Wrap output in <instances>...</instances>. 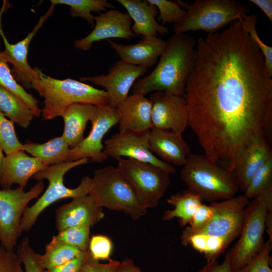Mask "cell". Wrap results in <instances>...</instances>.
I'll return each instance as SVG.
<instances>
[{
    "instance_id": "23",
    "label": "cell",
    "mask_w": 272,
    "mask_h": 272,
    "mask_svg": "<svg viewBox=\"0 0 272 272\" xmlns=\"http://www.w3.org/2000/svg\"><path fill=\"white\" fill-rule=\"evenodd\" d=\"M127 11L133 24L131 27L132 32L143 36L165 35L167 28L159 24L155 19L158 14L157 8L148 0H116Z\"/></svg>"
},
{
    "instance_id": "19",
    "label": "cell",
    "mask_w": 272,
    "mask_h": 272,
    "mask_svg": "<svg viewBox=\"0 0 272 272\" xmlns=\"http://www.w3.org/2000/svg\"><path fill=\"white\" fill-rule=\"evenodd\" d=\"M149 147L164 162L183 166L190 148L182 134L171 130H165L152 126L149 132Z\"/></svg>"
},
{
    "instance_id": "8",
    "label": "cell",
    "mask_w": 272,
    "mask_h": 272,
    "mask_svg": "<svg viewBox=\"0 0 272 272\" xmlns=\"http://www.w3.org/2000/svg\"><path fill=\"white\" fill-rule=\"evenodd\" d=\"M186 8L183 18L174 25V34L195 31L216 32L250 11L235 0H196Z\"/></svg>"
},
{
    "instance_id": "26",
    "label": "cell",
    "mask_w": 272,
    "mask_h": 272,
    "mask_svg": "<svg viewBox=\"0 0 272 272\" xmlns=\"http://www.w3.org/2000/svg\"><path fill=\"white\" fill-rule=\"evenodd\" d=\"M21 150L39 159L48 166L68 161L71 148L61 136L42 144L27 141Z\"/></svg>"
},
{
    "instance_id": "10",
    "label": "cell",
    "mask_w": 272,
    "mask_h": 272,
    "mask_svg": "<svg viewBox=\"0 0 272 272\" xmlns=\"http://www.w3.org/2000/svg\"><path fill=\"white\" fill-rule=\"evenodd\" d=\"M43 182L38 181L28 191L24 188L0 189V246L7 250H14L21 236V220L32 199L43 191Z\"/></svg>"
},
{
    "instance_id": "49",
    "label": "cell",
    "mask_w": 272,
    "mask_h": 272,
    "mask_svg": "<svg viewBox=\"0 0 272 272\" xmlns=\"http://www.w3.org/2000/svg\"><path fill=\"white\" fill-rule=\"evenodd\" d=\"M3 151L2 150V149L0 148V181H1V177H2V165H3L4 158L5 157V156L3 155Z\"/></svg>"
},
{
    "instance_id": "40",
    "label": "cell",
    "mask_w": 272,
    "mask_h": 272,
    "mask_svg": "<svg viewBox=\"0 0 272 272\" xmlns=\"http://www.w3.org/2000/svg\"><path fill=\"white\" fill-rule=\"evenodd\" d=\"M113 248L111 239L104 235H94L90 239L88 251L93 258L97 260H110Z\"/></svg>"
},
{
    "instance_id": "48",
    "label": "cell",
    "mask_w": 272,
    "mask_h": 272,
    "mask_svg": "<svg viewBox=\"0 0 272 272\" xmlns=\"http://www.w3.org/2000/svg\"><path fill=\"white\" fill-rule=\"evenodd\" d=\"M265 232L268 236V240L272 243V210L267 212L265 221Z\"/></svg>"
},
{
    "instance_id": "25",
    "label": "cell",
    "mask_w": 272,
    "mask_h": 272,
    "mask_svg": "<svg viewBox=\"0 0 272 272\" xmlns=\"http://www.w3.org/2000/svg\"><path fill=\"white\" fill-rule=\"evenodd\" d=\"M96 106L76 103L65 108L61 116L64 126L62 137L73 149L84 139V133L87 123L95 110Z\"/></svg>"
},
{
    "instance_id": "17",
    "label": "cell",
    "mask_w": 272,
    "mask_h": 272,
    "mask_svg": "<svg viewBox=\"0 0 272 272\" xmlns=\"http://www.w3.org/2000/svg\"><path fill=\"white\" fill-rule=\"evenodd\" d=\"M94 19L93 30L86 37L75 41L76 48L87 51L97 41L110 38L131 39L135 36L131 31V19L127 12L110 10L94 16Z\"/></svg>"
},
{
    "instance_id": "18",
    "label": "cell",
    "mask_w": 272,
    "mask_h": 272,
    "mask_svg": "<svg viewBox=\"0 0 272 272\" xmlns=\"http://www.w3.org/2000/svg\"><path fill=\"white\" fill-rule=\"evenodd\" d=\"M58 232L77 226H93L104 217L102 208L97 206L89 195L73 198L55 211Z\"/></svg>"
},
{
    "instance_id": "28",
    "label": "cell",
    "mask_w": 272,
    "mask_h": 272,
    "mask_svg": "<svg viewBox=\"0 0 272 272\" xmlns=\"http://www.w3.org/2000/svg\"><path fill=\"white\" fill-rule=\"evenodd\" d=\"M0 112L14 123L26 128L34 117L28 104L19 96L0 86Z\"/></svg>"
},
{
    "instance_id": "4",
    "label": "cell",
    "mask_w": 272,
    "mask_h": 272,
    "mask_svg": "<svg viewBox=\"0 0 272 272\" xmlns=\"http://www.w3.org/2000/svg\"><path fill=\"white\" fill-rule=\"evenodd\" d=\"M180 176L188 189L211 203L234 197L239 189L234 171L225 169L205 154H190Z\"/></svg>"
},
{
    "instance_id": "21",
    "label": "cell",
    "mask_w": 272,
    "mask_h": 272,
    "mask_svg": "<svg viewBox=\"0 0 272 272\" xmlns=\"http://www.w3.org/2000/svg\"><path fill=\"white\" fill-rule=\"evenodd\" d=\"M152 102L145 95L132 94L116 108L118 115L119 132L150 130L153 126L151 120Z\"/></svg>"
},
{
    "instance_id": "47",
    "label": "cell",
    "mask_w": 272,
    "mask_h": 272,
    "mask_svg": "<svg viewBox=\"0 0 272 272\" xmlns=\"http://www.w3.org/2000/svg\"><path fill=\"white\" fill-rule=\"evenodd\" d=\"M119 272H142V271L134 265L132 259L126 258L120 262Z\"/></svg>"
},
{
    "instance_id": "9",
    "label": "cell",
    "mask_w": 272,
    "mask_h": 272,
    "mask_svg": "<svg viewBox=\"0 0 272 272\" xmlns=\"http://www.w3.org/2000/svg\"><path fill=\"white\" fill-rule=\"evenodd\" d=\"M116 167L146 209L157 206L170 183L169 173L152 164L119 158Z\"/></svg>"
},
{
    "instance_id": "20",
    "label": "cell",
    "mask_w": 272,
    "mask_h": 272,
    "mask_svg": "<svg viewBox=\"0 0 272 272\" xmlns=\"http://www.w3.org/2000/svg\"><path fill=\"white\" fill-rule=\"evenodd\" d=\"M46 167L41 160L29 156L22 150L6 155L2 165L0 185L2 189H8L17 184L24 188L31 177Z\"/></svg>"
},
{
    "instance_id": "24",
    "label": "cell",
    "mask_w": 272,
    "mask_h": 272,
    "mask_svg": "<svg viewBox=\"0 0 272 272\" xmlns=\"http://www.w3.org/2000/svg\"><path fill=\"white\" fill-rule=\"evenodd\" d=\"M271 154L269 143L264 135L251 143L234 170L239 189L245 190L253 175Z\"/></svg>"
},
{
    "instance_id": "3",
    "label": "cell",
    "mask_w": 272,
    "mask_h": 272,
    "mask_svg": "<svg viewBox=\"0 0 272 272\" xmlns=\"http://www.w3.org/2000/svg\"><path fill=\"white\" fill-rule=\"evenodd\" d=\"M35 69L39 77L32 81L31 88L44 99V106L41 110L44 120L61 116L66 107L76 103L96 106L108 104L109 97L105 90L70 78L54 79L45 75L38 68Z\"/></svg>"
},
{
    "instance_id": "29",
    "label": "cell",
    "mask_w": 272,
    "mask_h": 272,
    "mask_svg": "<svg viewBox=\"0 0 272 272\" xmlns=\"http://www.w3.org/2000/svg\"><path fill=\"white\" fill-rule=\"evenodd\" d=\"M230 243L226 239L206 234L193 235L181 242L183 246L189 245L203 254L207 262L216 260Z\"/></svg>"
},
{
    "instance_id": "33",
    "label": "cell",
    "mask_w": 272,
    "mask_h": 272,
    "mask_svg": "<svg viewBox=\"0 0 272 272\" xmlns=\"http://www.w3.org/2000/svg\"><path fill=\"white\" fill-rule=\"evenodd\" d=\"M272 186V154L255 173L245 189L244 195L253 199Z\"/></svg>"
},
{
    "instance_id": "37",
    "label": "cell",
    "mask_w": 272,
    "mask_h": 272,
    "mask_svg": "<svg viewBox=\"0 0 272 272\" xmlns=\"http://www.w3.org/2000/svg\"><path fill=\"white\" fill-rule=\"evenodd\" d=\"M16 254L25 267V272H45L41 263V254L30 246L29 239L25 237L18 246Z\"/></svg>"
},
{
    "instance_id": "30",
    "label": "cell",
    "mask_w": 272,
    "mask_h": 272,
    "mask_svg": "<svg viewBox=\"0 0 272 272\" xmlns=\"http://www.w3.org/2000/svg\"><path fill=\"white\" fill-rule=\"evenodd\" d=\"M82 252L77 248L57 240L53 236L41 254V263L45 270L63 264L75 258Z\"/></svg>"
},
{
    "instance_id": "16",
    "label": "cell",
    "mask_w": 272,
    "mask_h": 272,
    "mask_svg": "<svg viewBox=\"0 0 272 272\" xmlns=\"http://www.w3.org/2000/svg\"><path fill=\"white\" fill-rule=\"evenodd\" d=\"M152 102V126L182 133L188 126L186 102L184 97L155 92L150 96Z\"/></svg>"
},
{
    "instance_id": "14",
    "label": "cell",
    "mask_w": 272,
    "mask_h": 272,
    "mask_svg": "<svg viewBox=\"0 0 272 272\" xmlns=\"http://www.w3.org/2000/svg\"><path fill=\"white\" fill-rule=\"evenodd\" d=\"M147 71L146 67L130 64L120 59L113 64L107 74L82 77L80 80L104 88L109 97L108 105L117 108L128 97L129 90L137 79Z\"/></svg>"
},
{
    "instance_id": "36",
    "label": "cell",
    "mask_w": 272,
    "mask_h": 272,
    "mask_svg": "<svg viewBox=\"0 0 272 272\" xmlns=\"http://www.w3.org/2000/svg\"><path fill=\"white\" fill-rule=\"evenodd\" d=\"M22 145L17 137L14 123L0 112V148L8 155L21 150Z\"/></svg>"
},
{
    "instance_id": "45",
    "label": "cell",
    "mask_w": 272,
    "mask_h": 272,
    "mask_svg": "<svg viewBox=\"0 0 272 272\" xmlns=\"http://www.w3.org/2000/svg\"><path fill=\"white\" fill-rule=\"evenodd\" d=\"M198 272H233L227 257L222 263L216 260L207 262V264Z\"/></svg>"
},
{
    "instance_id": "13",
    "label": "cell",
    "mask_w": 272,
    "mask_h": 272,
    "mask_svg": "<svg viewBox=\"0 0 272 272\" xmlns=\"http://www.w3.org/2000/svg\"><path fill=\"white\" fill-rule=\"evenodd\" d=\"M90 121L92 128L89 135L71 149L68 161L89 158L93 162L101 163L108 158L103 152L102 141L109 129L118 123L117 108L108 105L96 106Z\"/></svg>"
},
{
    "instance_id": "1",
    "label": "cell",
    "mask_w": 272,
    "mask_h": 272,
    "mask_svg": "<svg viewBox=\"0 0 272 272\" xmlns=\"http://www.w3.org/2000/svg\"><path fill=\"white\" fill-rule=\"evenodd\" d=\"M195 50L184 96L188 126L208 158L234 171L254 140L271 139V77L239 19L200 37Z\"/></svg>"
},
{
    "instance_id": "42",
    "label": "cell",
    "mask_w": 272,
    "mask_h": 272,
    "mask_svg": "<svg viewBox=\"0 0 272 272\" xmlns=\"http://www.w3.org/2000/svg\"><path fill=\"white\" fill-rule=\"evenodd\" d=\"M21 261L14 250L0 246V272H24Z\"/></svg>"
},
{
    "instance_id": "6",
    "label": "cell",
    "mask_w": 272,
    "mask_h": 272,
    "mask_svg": "<svg viewBox=\"0 0 272 272\" xmlns=\"http://www.w3.org/2000/svg\"><path fill=\"white\" fill-rule=\"evenodd\" d=\"M269 210H272V186L253 198L246 208L240 237L225 255L233 272L245 266L261 250L265 242V221Z\"/></svg>"
},
{
    "instance_id": "22",
    "label": "cell",
    "mask_w": 272,
    "mask_h": 272,
    "mask_svg": "<svg viewBox=\"0 0 272 272\" xmlns=\"http://www.w3.org/2000/svg\"><path fill=\"white\" fill-rule=\"evenodd\" d=\"M121 60L134 65L146 68L154 65L162 55L166 41L157 36H143L134 44L124 45L107 40Z\"/></svg>"
},
{
    "instance_id": "34",
    "label": "cell",
    "mask_w": 272,
    "mask_h": 272,
    "mask_svg": "<svg viewBox=\"0 0 272 272\" xmlns=\"http://www.w3.org/2000/svg\"><path fill=\"white\" fill-rule=\"evenodd\" d=\"M90 227L88 226H77L68 228L60 231L56 239L81 251L88 250L90 241Z\"/></svg>"
},
{
    "instance_id": "2",
    "label": "cell",
    "mask_w": 272,
    "mask_h": 272,
    "mask_svg": "<svg viewBox=\"0 0 272 272\" xmlns=\"http://www.w3.org/2000/svg\"><path fill=\"white\" fill-rule=\"evenodd\" d=\"M195 38L191 35L174 34L166 41L155 68L148 75L135 82L132 93L145 95L161 91L184 97L195 62Z\"/></svg>"
},
{
    "instance_id": "12",
    "label": "cell",
    "mask_w": 272,
    "mask_h": 272,
    "mask_svg": "<svg viewBox=\"0 0 272 272\" xmlns=\"http://www.w3.org/2000/svg\"><path fill=\"white\" fill-rule=\"evenodd\" d=\"M150 130L126 131L112 135L104 142V154L117 159L122 157L147 162L160 167L169 174L175 173L172 165L163 162L151 152L149 147Z\"/></svg>"
},
{
    "instance_id": "15",
    "label": "cell",
    "mask_w": 272,
    "mask_h": 272,
    "mask_svg": "<svg viewBox=\"0 0 272 272\" xmlns=\"http://www.w3.org/2000/svg\"><path fill=\"white\" fill-rule=\"evenodd\" d=\"M54 7L55 5L51 4L47 12L39 18L32 31L24 39L15 44H10L4 35L1 27V16L3 10L0 12V35L5 44V49L2 51V55L7 63L12 64V74L15 80L19 84L21 83L23 88H31L32 81L39 77L35 69L32 68L28 63V47L33 37L53 13Z\"/></svg>"
},
{
    "instance_id": "46",
    "label": "cell",
    "mask_w": 272,
    "mask_h": 272,
    "mask_svg": "<svg viewBox=\"0 0 272 272\" xmlns=\"http://www.w3.org/2000/svg\"><path fill=\"white\" fill-rule=\"evenodd\" d=\"M250 2L258 7L272 22L271 0H250Z\"/></svg>"
},
{
    "instance_id": "32",
    "label": "cell",
    "mask_w": 272,
    "mask_h": 272,
    "mask_svg": "<svg viewBox=\"0 0 272 272\" xmlns=\"http://www.w3.org/2000/svg\"><path fill=\"white\" fill-rule=\"evenodd\" d=\"M0 86L15 93L30 107L34 116L39 117L41 110L39 108V101L14 79L8 63L4 59L0 50Z\"/></svg>"
},
{
    "instance_id": "31",
    "label": "cell",
    "mask_w": 272,
    "mask_h": 272,
    "mask_svg": "<svg viewBox=\"0 0 272 272\" xmlns=\"http://www.w3.org/2000/svg\"><path fill=\"white\" fill-rule=\"evenodd\" d=\"M51 4H61L70 7V14L73 17H81L87 20L92 26L94 25L92 12L105 11L107 8L115 7L107 0H51Z\"/></svg>"
},
{
    "instance_id": "7",
    "label": "cell",
    "mask_w": 272,
    "mask_h": 272,
    "mask_svg": "<svg viewBox=\"0 0 272 272\" xmlns=\"http://www.w3.org/2000/svg\"><path fill=\"white\" fill-rule=\"evenodd\" d=\"M88 195L98 207L123 212L134 220L140 219L147 211L128 183L113 166L94 171Z\"/></svg>"
},
{
    "instance_id": "39",
    "label": "cell",
    "mask_w": 272,
    "mask_h": 272,
    "mask_svg": "<svg viewBox=\"0 0 272 272\" xmlns=\"http://www.w3.org/2000/svg\"><path fill=\"white\" fill-rule=\"evenodd\" d=\"M272 243L265 242L259 252L241 269L234 272H272L269 267Z\"/></svg>"
},
{
    "instance_id": "5",
    "label": "cell",
    "mask_w": 272,
    "mask_h": 272,
    "mask_svg": "<svg viewBox=\"0 0 272 272\" xmlns=\"http://www.w3.org/2000/svg\"><path fill=\"white\" fill-rule=\"evenodd\" d=\"M89 162L88 158L48 166L40 170L32 177L41 181L47 179L48 186L38 200L25 210L20 223L22 232L30 231L34 225L40 214L48 206L65 198H75L88 195L91 178L84 176L79 186L75 188L67 187L63 183V177L70 170Z\"/></svg>"
},
{
    "instance_id": "35",
    "label": "cell",
    "mask_w": 272,
    "mask_h": 272,
    "mask_svg": "<svg viewBox=\"0 0 272 272\" xmlns=\"http://www.w3.org/2000/svg\"><path fill=\"white\" fill-rule=\"evenodd\" d=\"M241 27L246 31L262 53L266 67L270 77L272 76V47L264 43L257 33L256 24L257 18L255 15H246L238 19Z\"/></svg>"
},
{
    "instance_id": "44",
    "label": "cell",
    "mask_w": 272,
    "mask_h": 272,
    "mask_svg": "<svg viewBox=\"0 0 272 272\" xmlns=\"http://www.w3.org/2000/svg\"><path fill=\"white\" fill-rule=\"evenodd\" d=\"M89 254L88 250L82 251L72 260L45 272H80Z\"/></svg>"
},
{
    "instance_id": "11",
    "label": "cell",
    "mask_w": 272,
    "mask_h": 272,
    "mask_svg": "<svg viewBox=\"0 0 272 272\" xmlns=\"http://www.w3.org/2000/svg\"><path fill=\"white\" fill-rule=\"evenodd\" d=\"M249 199L244 195L211 203L214 210L211 220L202 227L182 231L181 242L195 234H206L226 239L231 243L241 233Z\"/></svg>"
},
{
    "instance_id": "38",
    "label": "cell",
    "mask_w": 272,
    "mask_h": 272,
    "mask_svg": "<svg viewBox=\"0 0 272 272\" xmlns=\"http://www.w3.org/2000/svg\"><path fill=\"white\" fill-rule=\"evenodd\" d=\"M158 10V19L161 21V25L165 24L178 22L184 16L185 11L182 9L176 2L167 0H148Z\"/></svg>"
},
{
    "instance_id": "41",
    "label": "cell",
    "mask_w": 272,
    "mask_h": 272,
    "mask_svg": "<svg viewBox=\"0 0 272 272\" xmlns=\"http://www.w3.org/2000/svg\"><path fill=\"white\" fill-rule=\"evenodd\" d=\"M120 262L110 259L107 263L94 259L90 253L80 272H119Z\"/></svg>"
},
{
    "instance_id": "43",
    "label": "cell",
    "mask_w": 272,
    "mask_h": 272,
    "mask_svg": "<svg viewBox=\"0 0 272 272\" xmlns=\"http://www.w3.org/2000/svg\"><path fill=\"white\" fill-rule=\"evenodd\" d=\"M214 210L211 204L201 203L196 209L192 219L186 227L190 230H197L205 226L213 218Z\"/></svg>"
},
{
    "instance_id": "27",
    "label": "cell",
    "mask_w": 272,
    "mask_h": 272,
    "mask_svg": "<svg viewBox=\"0 0 272 272\" xmlns=\"http://www.w3.org/2000/svg\"><path fill=\"white\" fill-rule=\"evenodd\" d=\"M202 200L200 196L189 189L172 195L167 199V202L174 207L173 210L164 212L162 220H171L174 218L179 219L180 227L188 225Z\"/></svg>"
}]
</instances>
